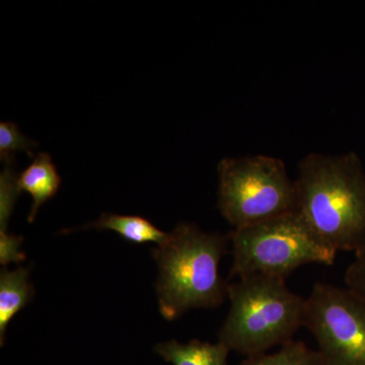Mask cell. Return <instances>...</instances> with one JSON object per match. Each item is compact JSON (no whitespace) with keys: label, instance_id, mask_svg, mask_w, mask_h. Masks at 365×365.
<instances>
[{"label":"cell","instance_id":"obj_14","mask_svg":"<svg viewBox=\"0 0 365 365\" xmlns=\"http://www.w3.org/2000/svg\"><path fill=\"white\" fill-rule=\"evenodd\" d=\"M346 288L365 300V247L356 252L354 261L345 272Z\"/></svg>","mask_w":365,"mask_h":365},{"label":"cell","instance_id":"obj_5","mask_svg":"<svg viewBox=\"0 0 365 365\" xmlns=\"http://www.w3.org/2000/svg\"><path fill=\"white\" fill-rule=\"evenodd\" d=\"M217 174L218 208L234 230L297 211L295 182L280 158H225Z\"/></svg>","mask_w":365,"mask_h":365},{"label":"cell","instance_id":"obj_12","mask_svg":"<svg viewBox=\"0 0 365 365\" xmlns=\"http://www.w3.org/2000/svg\"><path fill=\"white\" fill-rule=\"evenodd\" d=\"M37 146L38 143L24 135L18 125L14 122L0 123V158L4 165L14 163L16 151H25L30 157H33V150Z\"/></svg>","mask_w":365,"mask_h":365},{"label":"cell","instance_id":"obj_10","mask_svg":"<svg viewBox=\"0 0 365 365\" xmlns=\"http://www.w3.org/2000/svg\"><path fill=\"white\" fill-rule=\"evenodd\" d=\"M81 228L113 230L121 235L127 242L139 245L155 242L160 246L167 241L169 237V232L158 230L150 220L137 215L103 213L97 222L83 225Z\"/></svg>","mask_w":365,"mask_h":365},{"label":"cell","instance_id":"obj_6","mask_svg":"<svg viewBox=\"0 0 365 365\" xmlns=\"http://www.w3.org/2000/svg\"><path fill=\"white\" fill-rule=\"evenodd\" d=\"M304 327L326 365H365V300L351 290L317 282L307 299Z\"/></svg>","mask_w":365,"mask_h":365},{"label":"cell","instance_id":"obj_8","mask_svg":"<svg viewBox=\"0 0 365 365\" xmlns=\"http://www.w3.org/2000/svg\"><path fill=\"white\" fill-rule=\"evenodd\" d=\"M30 268L19 267L0 273V344L4 346L7 325L21 309L28 306L35 295L30 282Z\"/></svg>","mask_w":365,"mask_h":365},{"label":"cell","instance_id":"obj_13","mask_svg":"<svg viewBox=\"0 0 365 365\" xmlns=\"http://www.w3.org/2000/svg\"><path fill=\"white\" fill-rule=\"evenodd\" d=\"M19 195L18 176L14 173V165L6 163L0 175V232H7V225Z\"/></svg>","mask_w":365,"mask_h":365},{"label":"cell","instance_id":"obj_1","mask_svg":"<svg viewBox=\"0 0 365 365\" xmlns=\"http://www.w3.org/2000/svg\"><path fill=\"white\" fill-rule=\"evenodd\" d=\"M297 211L336 251L365 247V175L356 153H311L299 163Z\"/></svg>","mask_w":365,"mask_h":365},{"label":"cell","instance_id":"obj_15","mask_svg":"<svg viewBox=\"0 0 365 365\" xmlns=\"http://www.w3.org/2000/svg\"><path fill=\"white\" fill-rule=\"evenodd\" d=\"M23 237L0 232V264L6 267L11 263L20 264L26 260V254L21 250Z\"/></svg>","mask_w":365,"mask_h":365},{"label":"cell","instance_id":"obj_3","mask_svg":"<svg viewBox=\"0 0 365 365\" xmlns=\"http://www.w3.org/2000/svg\"><path fill=\"white\" fill-rule=\"evenodd\" d=\"M230 311L218 333L220 342L254 356L284 345L304 327L307 299L294 294L284 279L267 276L240 278L228 285Z\"/></svg>","mask_w":365,"mask_h":365},{"label":"cell","instance_id":"obj_7","mask_svg":"<svg viewBox=\"0 0 365 365\" xmlns=\"http://www.w3.org/2000/svg\"><path fill=\"white\" fill-rule=\"evenodd\" d=\"M61 182L51 155L47 153H40L18 176L19 191L30 194L33 199L32 208L28 216L29 222H34L43 204L56 195Z\"/></svg>","mask_w":365,"mask_h":365},{"label":"cell","instance_id":"obj_9","mask_svg":"<svg viewBox=\"0 0 365 365\" xmlns=\"http://www.w3.org/2000/svg\"><path fill=\"white\" fill-rule=\"evenodd\" d=\"M155 350L165 361L173 365H227L230 351L220 341L211 344L198 340L190 341L186 344L170 340L160 343Z\"/></svg>","mask_w":365,"mask_h":365},{"label":"cell","instance_id":"obj_2","mask_svg":"<svg viewBox=\"0 0 365 365\" xmlns=\"http://www.w3.org/2000/svg\"><path fill=\"white\" fill-rule=\"evenodd\" d=\"M228 242V235L205 232L194 223L182 222L153 250L163 318L174 321L191 309H212L225 302L230 284L220 276V263Z\"/></svg>","mask_w":365,"mask_h":365},{"label":"cell","instance_id":"obj_11","mask_svg":"<svg viewBox=\"0 0 365 365\" xmlns=\"http://www.w3.org/2000/svg\"><path fill=\"white\" fill-rule=\"evenodd\" d=\"M240 365H326L319 351H313L304 343L290 341L272 354L250 356Z\"/></svg>","mask_w":365,"mask_h":365},{"label":"cell","instance_id":"obj_4","mask_svg":"<svg viewBox=\"0 0 365 365\" xmlns=\"http://www.w3.org/2000/svg\"><path fill=\"white\" fill-rule=\"evenodd\" d=\"M228 237L232 255L230 278L267 276L285 280L307 264L333 265L337 255L297 211L235 228Z\"/></svg>","mask_w":365,"mask_h":365}]
</instances>
